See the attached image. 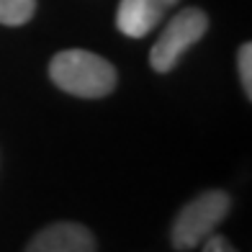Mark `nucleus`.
I'll return each instance as SVG.
<instances>
[{"label":"nucleus","mask_w":252,"mask_h":252,"mask_svg":"<svg viewBox=\"0 0 252 252\" xmlns=\"http://www.w3.org/2000/svg\"><path fill=\"white\" fill-rule=\"evenodd\" d=\"M52 83L77 98H106L119 83L116 67L106 57L85 49H64L49 62Z\"/></svg>","instance_id":"f257e3e1"},{"label":"nucleus","mask_w":252,"mask_h":252,"mask_svg":"<svg viewBox=\"0 0 252 252\" xmlns=\"http://www.w3.org/2000/svg\"><path fill=\"white\" fill-rule=\"evenodd\" d=\"M229 196L224 190H206L180 209L173 221V247L175 250H193L198 247L229 214Z\"/></svg>","instance_id":"f03ea898"},{"label":"nucleus","mask_w":252,"mask_h":252,"mask_svg":"<svg viewBox=\"0 0 252 252\" xmlns=\"http://www.w3.org/2000/svg\"><path fill=\"white\" fill-rule=\"evenodd\" d=\"M206 29H209V16H206L201 8H183L178 16H173V21L165 26V31L159 33V39L155 41V47L150 52L152 70L155 72L175 70L180 57L196 41H201Z\"/></svg>","instance_id":"7ed1b4c3"},{"label":"nucleus","mask_w":252,"mask_h":252,"mask_svg":"<svg viewBox=\"0 0 252 252\" xmlns=\"http://www.w3.org/2000/svg\"><path fill=\"white\" fill-rule=\"evenodd\" d=\"M26 252H95V237L75 221H57L31 237Z\"/></svg>","instance_id":"20e7f679"},{"label":"nucleus","mask_w":252,"mask_h":252,"mask_svg":"<svg viewBox=\"0 0 252 252\" xmlns=\"http://www.w3.org/2000/svg\"><path fill=\"white\" fill-rule=\"evenodd\" d=\"M178 0H121L116 10V29L129 39L147 36Z\"/></svg>","instance_id":"39448f33"},{"label":"nucleus","mask_w":252,"mask_h":252,"mask_svg":"<svg viewBox=\"0 0 252 252\" xmlns=\"http://www.w3.org/2000/svg\"><path fill=\"white\" fill-rule=\"evenodd\" d=\"M36 10V0H0V24L3 26H24Z\"/></svg>","instance_id":"423d86ee"},{"label":"nucleus","mask_w":252,"mask_h":252,"mask_svg":"<svg viewBox=\"0 0 252 252\" xmlns=\"http://www.w3.org/2000/svg\"><path fill=\"white\" fill-rule=\"evenodd\" d=\"M237 67H239V80H242L245 95L252 98V44H242L237 54Z\"/></svg>","instance_id":"0eeeda50"},{"label":"nucleus","mask_w":252,"mask_h":252,"mask_svg":"<svg viewBox=\"0 0 252 252\" xmlns=\"http://www.w3.org/2000/svg\"><path fill=\"white\" fill-rule=\"evenodd\" d=\"M201 245H203V252H237L224 234H216V232H211Z\"/></svg>","instance_id":"6e6552de"}]
</instances>
